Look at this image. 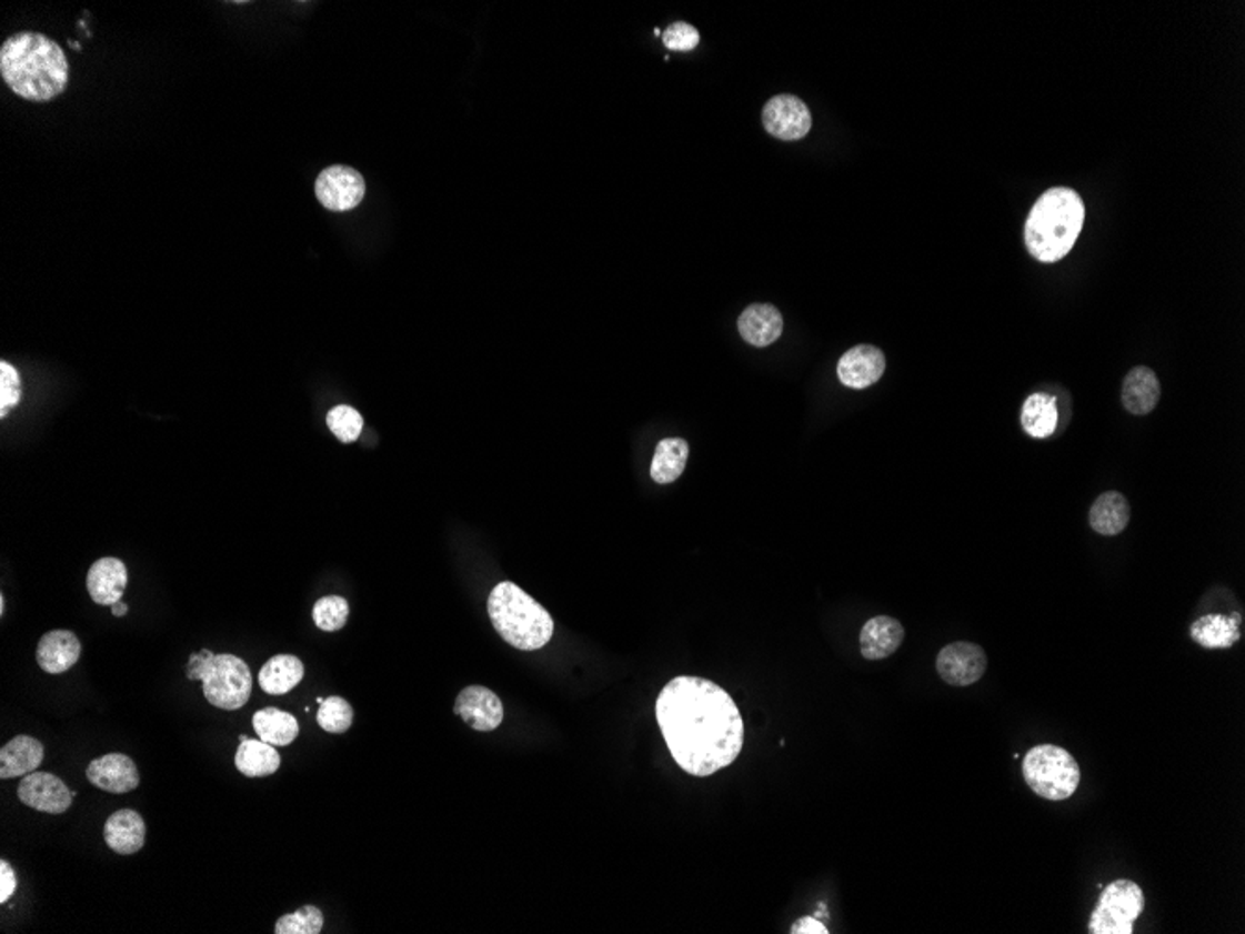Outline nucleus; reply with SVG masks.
<instances>
[{
  "label": "nucleus",
  "instance_id": "obj_7",
  "mask_svg": "<svg viewBox=\"0 0 1245 934\" xmlns=\"http://www.w3.org/2000/svg\"><path fill=\"white\" fill-rule=\"evenodd\" d=\"M1145 908V894L1135 882L1118 878L1102 892L1091 914V934H1132Z\"/></svg>",
  "mask_w": 1245,
  "mask_h": 934
},
{
  "label": "nucleus",
  "instance_id": "obj_13",
  "mask_svg": "<svg viewBox=\"0 0 1245 934\" xmlns=\"http://www.w3.org/2000/svg\"><path fill=\"white\" fill-rule=\"evenodd\" d=\"M87 780L98 790L123 795L139 787L140 774L129 755L107 754L87 766Z\"/></svg>",
  "mask_w": 1245,
  "mask_h": 934
},
{
  "label": "nucleus",
  "instance_id": "obj_30",
  "mask_svg": "<svg viewBox=\"0 0 1245 934\" xmlns=\"http://www.w3.org/2000/svg\"><path fill=\"white\" fill-rule=\"evenodd\" d=\"M313 623L324 633H337L345 627L349 617V603L338 595L319 599L312 610Z\"/></svg>",
  "mask_w": 1245,
  "mask_h": 934
},
{
  "label": "nucleus",
  "instance_id": "obj_28",
  "mask_svg": "<svg viewBox=\"0 0 1245 934\" xmlns=\"http://www.w3.org/2000/svg\"><path fill=\"white\" fill-rule=\"evenodd\" d=\"M252 725L258 737L273 746H290L299 737L295 716L277 707H265L254 713Z\"/></svg>",
  "mask_w": 1245,
  "mask_h": 934
},
{
  "label": "nucleus",
  "instance_id": "obj_35",
  "mask_svg": "<svg viewBox=\"0 0 1245 934\" xmlns=\"http://www.w3.org/2000/svg\"><path fill=\"white\" fill-rule=\"evenodd\" d=\"M0 884H2L0 886V903H7L18 888V878H16V873H13L7 860L0 862Z\"/></svg>",
  "mask_w": 1245,
  "mask_h": 934
},
{
  "label": "nucleus",
  "instance_id": "obj_8",
  "mask_svg": "<svg viewBox=\"0 0 1245 934\" xmlns=\"http://www.w3.org/2000/svg\"><path fill=\"white\" fill-rule=\"evenodd\" d=\"M365 181L359 170L351 167H329L315 181V197L323 208L331 211H351L364 200Z\"/></svg>",
  "mask_w": 1245,
  "mask_h": 934
},
{
  "label": "nucleus",
  "instance_id": "obj_11",
  "mask_svg": "<svg viewBox=\"0 0 1245 934\" xmlns=\"http://www.w3.org/2000/svg\"><path fill=\"white\" fill-rule=\"evenodd\" d=\"M763 125L780 140H800L810 133L811 112L796 96H776L763 109Z\"/></svg>",
  "mask_w": 1245,
  "mask_h": 934
},
{
  "label": "nucleus",
  "instance_id": "obj_24",
  "mask_svg": "<svg viewBox=\"0 0 1245 934\" xmlns=\"http://www.w3.org/2000/svg\"><path fill=\"white\" fill-rule=\"evenodd\" d=\"M304 677V664L293 655H277L260 670V686L271 696H284Z\"/></svg>",
  "mask_w": 1245,
  "mask_h": 934
},
{
  "label": "nucleus",
  "instance_id": "obj_29",
  "mask_svg": "<svg viewBox=\"0 0 1245 934\" xmlns=\"http://www.w3.org/2000/svg\"><path fill=\"white\" fill-rule=\"evenodd\" d=\"M353 707L348 700L340 696L327 697L318 711V724L321 730L334 735H342L353 725Z\"/></svg>",
  "mask_w": 1245,
  "mask_h": 934
},
{
  "label": "nucleus",
  "instance_id": "obj_14",
  "mask_svg": "<svg viewBox=\"0 0 1245 934\" xmlns=\"http://www.w3.org/2000/svg\"><path fill=\"white\" fill-rule=\"evenodd\" d=\"M886 356L875 345H856L841 356L837 375L849 389H867L884 375Z\"/></svg>",
  "mask_w": 1245,
  "mask_h": 934
},
{
  "label": "nucleus",
  "instance_id": "obj_27",
  "mask_svg": "<svg viewBox=\"0 0 1245 934\" xmlns=\"http://www.w3.org/2000/svg\"><path fill=\"white\" fill-rule=\"evenodd\" d=\"M689 442L684 439H662L656 444L655 458L651 463V478L653 482L659 485H667L673 483L677 478H681L684 469H686V461H689Z\"/></svg>",
  "mask_w": 1245,
  "mask_h": 934
},
{
  "label": "nucleus",
  "instance_id": "obj_33",
  "mask_svg": "<svg viewBox=\"0 0 1245 934\" xmlns=\"http://www.w3.org/2000/svg\"><path fill=\"white\" fill-rule=\"evenodd\" d=\"M23 398V386L16 368L2 360L0 362V416L7 419L8 412L19 405Z\"/></svg>",
  "mask_w": 1245,
  "mask_h": 934
},
{
  "label": "nucleus",
  "instance_id": "obj_22",
  "mask_svg": "<svg viewBox=\"0 0 1245 934\" xmlns=\"http://www.w3.org/2000/svg\"><path fill=\"white\" fill-rule=\"evenodd\" d=\"M1189 636L1206 650H1228L1238 642L1239 615L1208 614L1194 621Z\"/></svg>",
  "mask_w": 1245,
  "mask_h": 934
},
{
  "label": "nucleus",
  "instance_id": "obj_2",
  "mask_svg": "<svg viewBox=\"0 0 1245 934\" xmlns=\"http://www.w3.org/2000/svg\"><path fill=\"white\" fill-rule=\"evenodd\" d=\"M0 76L19 98L46 103L68 87L70 62L49 36L18 32L0 47Z\"/></svg>",
  "mask_w": 1245,
  "mask_h": 934
},
{
  "label": "nucleus",
  "instance_id": "obj_26",
  "mask_svg": "<svg viewBox=\"0 0 1245 934\" xmlns=\"http://www.w3.org/2000/svg\"><path fill=\"white\" fill-rule=\"evenodd\" d=\"M282 765L279 750L265 741L244 739L235 752V769L249 777L271 776Z\"/></svg>",
  "mask_w": 1245,
  "mask_h": 934
},
{
  "label": "nucleus",
  "instance_id": "obj_23",
  "mask_svg": "<svg viewBox=\"0 0 1245 934\" xmlns=\"http://www.w3.org/2000/svg\"><path fill=\"white\" fill-rule=\"evenodd\" d=\"M1060 422L1057 398L1046 392H1035L1022 406V428L1033 439H1048L1054 435Z\"/></svg>",
  "mask_w": 1245,
  "mask_h": 934
},
{
  "label": "nucleus",
  "instance_id": "obj_34",
  "mask_svg": "<svg viewBox=\"0 0 1245 934\" xmlns=\"http://www.w3.org/2000/svg\"><path fill=\"white\" fill-rule=\"evenodd\" d=\"M700 43V32L689 23H673L664 32V46L670 51H692Z\"/></svg>",
  "mask_w": 1245,
  "mask_h": 934
},
{
  "label": "nucleus",
  "instance_id": "obj_17",
  "mask_svg": "<svg viewBox=\"0 0 1245 934\" xmlns=\"http://www.w3.org/2000/svg\"><path fill=\"white\" fill-rule=\"evenodd\" d=\"M81 642L71 631H51L43 634L36 651V661L43 672L64 673L76 666L81 656Z\"/></svg>",
  "mask_w": 1245,
  "mask_h": 934
},
{
  "label": "nucleus",
  "instance_id": "obj_16",
  "mask_svg": "<svg viewBox=\"0 0 1245 934\" xmlns=\"http://www.w3.org/2000/svg\"><path fill=\"white\" fill-rule=\"evenodd\" d=\"M904 627L901 621L890 615H876L863 625L860 633V651L867 661H882L892 656L901 647L904 640Z\"/></svg>",
  "mask_w": 1245,
  "mask_h": 934
},
{
  "label": "nucleus",
  "instance_id": "obj_21",
  "mask_svg": "<svg viewBox=\"0 0 1245 934\" xmlns=\"http://www.w3.org/2000/svg\"><path fill=\"white\" fill-rule=\"evenodd\" d=\"M1162 386L1156 373L1147 366L1129 370L1123 384V405L1132 414H1148L1158 405Z\"/></svg>",
  "mask_w": 1245,
  "mask_h": 934
},
{
  "label": "nucleus",
  "instance_id": "obj_25",
  "mask_svg": "<svg viewBox=\"0 0 1245 934\" xmlns=\"http://www.w3.org/2000/svg\"><path fill=\"white\" fill-rule=\"evenodd\" d=\"M1091 529L1101 535H1118L1129 523V504L1117 491L1104 493L1090 511Z\"/></svg>",
  "mask_w": 1245,
  "mask_h": 934
},
{
  "label": "nucleus",
  "instance_id": "obj_20",
  "mask_svg": "<svg viewBox=\"0 0 1245 934\" xmlns=\"http://www.w3.org/2000/svg\"><path fill=\"white\" fill-rule=\"evenodd\" d=\"M43 757L46 750L38 739L18 735L0 750V777L12 780L27 776L30 772L38 771Z\"/></svg>",
  "mask_w": 1245,
  "mask_h": 934
},
{
  "label": "nucleus",
  "instance_id": "obj_19",
  "mask_svg": "<svg viewBox=\"0 0 1245 934\" xmlns=\"http://www.w3.org/2000/svg\"><path fill=\"white\" fill-rule=\"evenodd\" d=\"M739 332L755 348H766L782 337V314L772 304H752L739 318Z\"/></svg>",
  "mask_w": 1245,
  "mask_h": 934
},
{
  "label": "nucleus",
  "instance_id": "obj_9",
  "mask_svg": "<svg viewBox=\"0 0 1245 934\" xmlns=\"http://www.w3.org/2000/svg\"><path fill=\"white\" fill-rule=\"evenodd\" d=\"M988 659L981 645L955 642L945 645L936 659L940 677L951 686L975 685L985 675Z\"/></svg>",
  "mask_w": 1245,
  "mask_h": 934
},
{
  "label": "nucleus",
  "instance_id": "obj_4",
  "mask_svg": "<svg viewBox=\"0 0 1245 934\" xmlns=\"http://www.w3.org/2000/svg\"><path fill=\"white\" fill-rule=\"evenodd\" d=\"M496 633L521 651L545 647L554 634V621L535 599L513 582H500L486 601Z\"/></svg>",
  "mask_w": 1245,
  "mask_h": 934
},
{
  "label": "nucleus",
  "instance_id": "obj_6",
  "mask_svg": "<svg viewBox=\"0 0 1245 934\" xmlns=\"http://www.w3.org/2000/svg\"><path fill=\"white\" fill-rule=\"evenodd\" d=\"M1022 774L1035 795L1054 802L1071 799L1082 777L1076 757L1055 744H1038L1025 752Z\"/></svg>",
  "mask_w": 1245,
  "mask_h": 934
},
{
  "label": "nucleus",
  "instance_id": "obj_1",
  "mask_svg": "<svg viewBox=\"0 0 1245 934\" xmlns=\"http://www.w3.org/2000/svg\"><path fill=\"white\" fill-rule=\"evenodd\" d=\"M655 714L670 754L690 776H713L741 755V711L713 681L675 677L659 694Z\"/></svg>",
  "mask_w": 1245,
  "mask_h": 934
},
{
  "label": "nucleus",
  "instance_id": "obj_15",
  "mask_svg": "<svg viewBox=\"0 0 1245 934\" xmlns=\"http://www.w3.org/2000/svg\"><path fill=\"white\" fill-rule=\"evenodd\" d=\"M128 568L118 558H101L88 571L87 587L93 603L112 606L120 603L128 587Z\"/></svg>",
  "mask_w": 1245,
  "mask_h": 934
},
{
  "label": "nucleus",
  "instance_id": "obj_3",
  "mask_svg": "<svg viewBox=\"0 0 1245 934\" xmlns=\"http://www.w3.org/2000/svg\"><path fill=\"white\" fill-rule=\"evenodd\" d=\"M1084 219V202L1076 192L1066 187L1050 189L1038 198L1025 222L1027 250L1038 262H1060L1076 243Z\"/></svg>",
  "mask_w": 1245,
  "mask_h": 934
},
{
  "label": "nucleus",
  "instance_id": "obj_18",
  "mask_svg": "<svg viewBox=\"0 0 1245 934\" xmlns=\"http://www.w3.org/2000/svg\"><path fill=\"white\" fill-rule=\"evenodd\" d=\"M103 836L114 853L123 856L139 853L145 843L144 818L134 810H118L107 818Z\"/></svg>",
  "mask_w": 1245,
  "mask_h": 934
},
{
  "label": "nucleus",
  "instance_id": "obj_31",
  "mask_svg": "<svg viewBox=\"0 0 1245 934\" xmlns=\"http://www.w3.org/2000/svg\"><path fill=\"white\" fill-rule=\"evenodd\" d=\"M324 916L318 906L307 905L280 917L274 925L277 934H319L323 931Z\"/></svg>",
  "mask_w": 1245,
  "mask_h": 934
},
{
  "label": "nucleus",
  "instance_id": "obj_5",
  "mask_svg": "<svg viewBox=\"0 0 1245 934\" xmlns=\"http://www.w3.org/2000/svg\"><path fill=\"white\" fill-rule=\"evenodd\" d=\"M187 677L202 681L203 696L213 707L238 711L244 707L252 694V673L243 659L235 655H213L203 650L189 659Z\"/></svg>",
  "mask_w": 1245,
  "mask_h": 934
},
{
  "label": "nucleus",
  "instance_id": "obj_37",
  "mask_svg": "<svg viewBox=\"0 0 1245 934\" xmlns=\"http://www.w3.org/2000/svg\"><path fill=\"white\" fill-rule=\"evenodd\" d=\"M111 610H112V614L117 615V617H123V615L128 614L129 606H128V604L122 603V601H120V603L112 604Z\"/></svg>",
  "mask_w": 1245,
  "mask_h": 934
},
{
  "label": "nucleus",
  "instance_id": "obj_36",
  "mask_svg": "<svg viewBox=\"0 0 1245 934\" xmlns=\"http://www.w3.org/2000/svg\"><path fill=\"white\" fill-rule=\"evenodd\" d=\"M791 934H829V927L823 922H819L817 917H800L793 923V927L789 931Z\"/></svg>",
  "mask_w": 1245,
  "mask_h": 934
},
{
  "label": "nucleus",
  "instance_id": "obj_10",
  "mask_svg": "<svg viewBox=\"0 0 1245 934\" xmlns=\"http://www.w3.org/2000/svg\"><path fill=\"white\" fill-rule=\"evenodd\" d=\"M19 801L36 812L60 815L73 804V791L51 772H30L18 787Z\"/></svg>",
  "mask_w": 1245,
  "mask_h": 934
},
{
  "label": "nucleus",
  "instance_id": "obj_12",
  "mask_svg": "<svg viewBox=\"0 0 1245 934\" xmlns=\"http://www.w3.org/2000/svg\"><path fill=\"white\" fill-rule=\"evenodd\" d=\"M453 711L475 732H494L504 722V705L485 686H466L459 692Z\"/></svg>",
  "mask_w": 1245,
  "mask_h": 934
},
{
  "label": "nucleus",
  "instance_id": "obj_32",
  "mask_svg": "<svg viewBox=\"0 0 1245 934\" xmlns=\"http://www.w3.org/2000/svg\"><path fill=\"white\" fill-rule=\"evenodd\" d=\"M327 425L338 441L349 444L357 441L364 430V419L353 406L338 405L327 414Z\"/></svg>",
  "mask_w": 1245,
  "mask_h": 934
}]
</instances>
